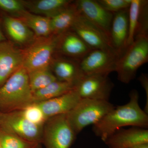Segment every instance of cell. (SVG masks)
<instances>
[{
    "label": "cell",
    "mask_w": 148,
    "mask_h": 148,
    "mask_svg": "<svg viewBox=\"0 0 148 148\" xmlns=\"http://www.w3.org/2000/svg\"><path fill=\"white\" fill-rule=\"evenodd\" d=\"M129 97L128 103L115 107L92 125V131L103 142L118 130L125 126L148 128V114L139 105L138 91L135 89L131 90Z\"/></svg>",
    "instance_id": "cell-1"
},
{
    "label": "cell",
    "mask_w": 148,
    "mask_h": 148,
    "mask_svg": "<svg viewBox=\"0 0 148 148\" xmlns=\"http://www.w3.org/2000/svg\"><path fill=\"white\" fill-rule=\"evenodd\" d=\"M34 103L29 74L22 66L0 87V112L21 110Z\"/></svg>",
    "instance_id": "cell-2"
},
{
    "label": "cell",
    "mask_w": 148,
    "mask_h": 148,
    "mask_svg": "<svg viewBox=\"0 0 148 148\" xmlns=\"http://www.w3.org/2000/svg\"><path fill=\"white\" fill-rule=\"evenodd\" d=\"M148 61V36H136L117 61L115 72L118 79L123 83H129L135 78L138 69Z\"/></svg>",
    "instance_id": "cell-3"
},
{
    "label": "cell",
    "mask_w": 148,
    "mask_h": 148,
    "mask_svg": "<svg viewBox=\"0 0 148 148\" xmlns=\"http://www.w3.org/2000/svg\"><path fill=\"white\" fill-rule=\"evenodd\" d=\"M114 107L109 101L81 98L66 116L77 135L86 126L96 124Z\"/></svg>",
    "instance_id": "cell-4"
},
{
    "label": "cell",
    "mask_w": 148,
    "mask_h": 148,
    "mask_svg": "<svg viewBox=\"0 0 148 148\" xmlns=\"http://www.w3.org/2000/svg\"><path fill=\"white\" fill-rule=\"evenodd\" d=\"M59 35L36 37L29 47L23 50V67L28 73L49 67L56 51Z\"/></svg>",
    "instance_id": "cell-5"
},
{
    "label": "cell",
    "mask_w": 148,
    "mask_h": 148,
    "mask_svg": "<svg viewBox=\"0 0 148 148\" xmlns=\"http://www.w3.org/2000/svg\"><path fill=\"white\" fill-rule=\"evenodd\" d=\"M77 135L66 114L47 119L43 125L42 142L46 148H69Z\"/></svg>",
    "instance_id": "cell-6"
},
{
    "label": "cell",
    "mask_w": 148,
    "mask_h": 148,
    "mask_svg": "<svg viewBox=\"0 0 148 148\" xmlns=\"http://www.w3.org/2000/svg\"><path fill=\"white\" fill-rule=\"evenodd\" d=\"M43 126H38L26 119L21 111L0 112V130L16 135L27 142H42Z\"/></svg>",
    "instance_id": "cell-7"
},
{
    "label": "cell",
    "mask_w": 148,
    "mask_h": 148,
    "mask_svg": "<svg viewBox=\"0 0 148 148\" xmlns=\"http://www.w3.org/2000/svg\"><path fill=\"white\" fill-rule=\"evenodd\" d=\"M119 56L112 51L92 49L79 61L80 69L84 76L106 75L115 71Z\"/></svg>",
    "instance_id": "cell-8"
},
{
    "label": "cell",
    "mask_w": 148,
    "mask_h": 148,
    "mask_svg": "<svg viewBox=\"0 0 148 148\" xmlns=\"http://www.w3.org/2000/svg\"><path fill=\"white\" fill-rule=\"evenodd\" d=\"M114 84L106 75L84 76L75 89L81 98L109 101Z\"/></svg>",
    "instance_id": "cell-9"
},
{
    "label": "cell",
    "mask_w": 148,
    "mask_h": 148,
    "mask_svg": "<svg viewBox=\"0 0 148 148\" xmlns=\"http://www.w3.org/2000/svg\"><path fill=\"white\" fill-rule=\"evenodd\" d=\"M75 3L79 13L100 29L110 41V31L114 14L103 8L97 1L78 0Z\"/></svg>",
    "instance_id": "cell-10"
},
{
    "label": "cell",
    "mask_w": 148,
    "mask_h": 148,
    "mask_svg": "<svg viewBox=\"0 0 148 148\" xmlns=\"http://www.w3.org/2000/svg\"><path fill=\"white\" fill-rule=\"evenodd\" d=\"M91 49L116 51L108 37L96 26L79 13L71 29Z\"/></svg>",
    "instance_id": "cell-11"
},
{
    "label": "cell",
    "mask_w": 148,
    "mask_h": 148,
    "mask_svg": "<svg viewBox=\"0 0 148 148\" xmlns=\"http://www.w3.org/2000/svg\"><path fill=\"white\" fill-rule=\"evenodd\" d=\"M23 50L8 40L0 42V87L23 66Z\"/></svg>",
    "instance_id": "cell-12"
},
{
    "label": "cell",
    "mask_w": 148,
    "mask_h": 148,
    "mask_svg": "<svg viewBox=\"0 0 148 148\" xmlns=\"http://www.w3.org/2000/svg\"><path fill=\"white\" fill-rule=\"evenodd\" d=\"M109 148H129L138 144L148 143V130L131 127L118 130L105 141Z\"/></svg>",
    "instance_id": "cell-13"
},
{
    "label": "cell",
    "mask_w": 148,
    "mask_h": 148,
    "mask_svg": "<svg viewBox=\"0 0 148 148\" xmlns=\"http://www.w3.org/2000/svg\"><path fill=\"white\" fill-rule=\"evenodd\" d=\"M81 99L75 88L56 98L36 103L47 119L51 117L68 113L75 107Z\"/></svg>",
    "instance_id": "cell-14"
},
{
    "label": "cell",
    "mask_w": 148,
    "mask_h": 148,
    "mask_svg": "<svg viewBox=\"0 0 148 148\" xmlns=\"http://www.w3.org/2000/svg\"><path fill=\"white\" fill-rule=\"evenodd\" d=\"M128 10L126 9L114 14L110 31L111 45L119 56L127 48L128 38Z\"/></svg>",
    "instance_id": "cell-15"
},
{
    "label": "cell",
    "mask_w": 148,
    "mask_h": 148,
    "mask_svg": "<svg viewBox=\"0 0 148 148\" xmlns=\"http://www.w3.org/2000/svg\"><path fill=\"white\" fill-rule=\"evenodd\" d=\"M79 61L92 50L72 29L59 35L56 50Z\"/></svg>",
    "instance_id": "cell-16"
},
{
    "label": "cell",
    "mask_w": 148,
    "mask_h": 148,
    "mask_svg": "<svg viewBox=\"0 0 148 148\" xmlns=\"http://www.w3.org/2000/svg\"><path fill=\"white\" fill-rule=\"evenodd\" d=\"M2 24L9 36L18 44L31 43L35 39L34 32L17 17L5 15L3 17Z\"/></svg>",
    "instance_id": "cell-17"
},
{
    "label": "cell",
    "mask_w": 148,
    "mask_h": 148,
    "mask_svg": "<svg viewBox=\"0 0 148 148\" xmlns=\"http://www.w3.org/2000/svg\"><path fill=\"white\" fill-rule=\"evenodd\" d=\"M70 0H37L24 1L26 8L31 13L51 18L71 5Z\"/></svg>",
    "instance_id": "cell-18"
},
{
    "label": "cell",
    "mask_w": 148,
    "mask_h": 148,
    "mask_svg": "<svg viewBox=\"0 0 148 148\" xmlns=\"http://www.w3.org/2000/svg\"><path fill=\"white\" fill-rule=\"evenodd\" d=\"M55 61L53 66V74L58 80L72 83L75 86L84 76L79 61L73 62L62 58H58Z\"/></svg>",
    "instance_id": "cell-19"
},
{
    "label": "cell",
    "mask_w": 148,
    "mask_h": 148,
    "mask_svg": "<svg viewBox=\"0 0 148 148\" xmlns=\"http://www.w3.org/2000/svg\"><path fill=\"white\" fill-rule=\"evenodd\" d=\"M16 16L28 26L36 37H47L51 34L50 18L31 13L27 10Z\"/></svg>",
    "instance_id": "cell-20"
},
{
    "label": "cell",
    "mask_w": 148,
    "mask_h": 148,
    "mask_svg": "<svg viewBox=\"0 0 148 148\" xmlns=\"http://www.w3.org/2000/svg\"><path fill=\"white\" fill-rule=\"evenodd\" d=\"M79 15L75 2L50 18L51 34L59 35L71 29Z\"/></svg>",
    "instance_id": "cell-21"
},
{
    "label": "cell",
    "mask_w": 148,
    "mask_h": 148,
    "mask_svg": "<svg viewBox=\"0 0 148 148\" xmlns=\"http://www.w3.org/2000/svg\"><path fill=\"white\" fill-rule=\"evenodd\" d=\"M75 88L72 83L56 80L45 87L33 93L34 103H38L56 98Z\"/></svg>",
    "instance_id": "cell-22"
},
{
    "label": "cell",
    "mask_w": 148,
    "mask_h": 148,
    "mask_svg": "<svg viewBox=\"0 0 148 148\" xmlns=\"http://www.w3.org/2000/svg\"><path fill=\"white\" fill-rule=\"evenodd\" d=\"M29 84L33 93L57 80L49 67L28 73Z\"/></svg>",
    "instance_id": "cell-23"
},
{
    "label": "cell",
    "mask_w": 148,
    "mask_h": 148,
    "mask_svg": "<svg viewBox=\"0 0 148 148\" xmlns=\"http://www.w3.org/2000/svg\"><path fill=\"white\" fill-rule=\"evenodd\" d=\"M141 0H131L128 10V38L127 47L134 41L138 26Z\"/></svg>",
    "instance_id": "cell-24"
},
{
    "label": "cell",
    "mask_w": 148,
    "mask_h": 148,
    "mask_svg": "<svg viewBox=\"0 0 148 148\" xmlns=\"http://www.w3.org/2000/svg\"><path fill=\"white\" fill-rule=\"evenodd\" d=\"M36 144L29 143L16 135L0 130V146L1 148H33Z\"/></svg>",
    "instance_id": "cell-25"
},
{
    "label": "cell",
    "mask_w": 148,
    "mask_h": 148,
    "mask_svg": "<svg viewBox=\"0 0 148 148\" xmlns=\"http://www.w3.org/2000/svg\"><path fill=\"white\" fill-rule=\"evenodd\" d=\"M20 111L26 119L36 125L43 126L47 120L37 103L30 104Z\"/></svg>",
    "instance_id": "cell-26"
},
{
    "label": "cell",
    "mask_w": 148,
    "mask_h": 148,
    "mask_svg": "<svg viewBox=\"0 0 148 148\" xmlns=\"http://www.w3.org/2000/svg\"><path fill=\"white\" fill-rule=\"evenodd\" d=\"M148 1L141 0L138 26L135 36L138 35L148 36Z\"/></svg>",
    "instance_id": "cell-27"
},
{
    "label": "cell",
    "mask_w": 148,
    "mask_h": 148,
    "mask_svg": "<svg viewBox=\"0 0 148 148\" xmlns=\"http://www.w3.org/2000/svg\"><path fill=\"white\" fill-rule=\"evenodd\" d=\"M97 1L103 8L114 14L129 8L131 0H98Z\"/></svg>",
    "instance_id": "cell-28"
},
{
    "label": "cell",
    "mask_w": 148,
    "mask_h": 148,
    "mask_svg": "<svg viewBox=\"0 0 148 148\" xmlns=\"http://www.w3.org/2000/svg\"><path fill=\"white\" fill-rule=\"evenodd\" d=\"M0 9L16 15L26 10L24 1L18 0H0Z\"/></svg>",
    "instance_id": "cell-29"
},
{
    "label": "cell",
    "mask_w": 148,
    "mask_h": 148,
    "mask_svg": "<svg viewBox=\"0 0 148 148\" xmlns=\"http://www.w3.org/2000/svg\"><path fill=\"white\" fill-rule=\"evenodd\" d=\"M139 80L141 83V85L145 90L147 97V102L146 103L145 110L146 113L148 114V78L146 74H142L139 77Z\"/></svg>",
    "instance_id": "cell-30"
},
{
    "label": "cell",
    "mask_w": 148,
    "mask_h": 148,
    "mask_svg": "<svg viewBox=\"0 0 148 148\" xmlns=\"http://www.w3.org/2000/svg\"><path fill=\"white\" fill-rule=\"evenodd\" d=\"M129 148H148V143H141L138 144Z\"/></svg>",
    "instance_id": "cell-31"
},
{
    "label": "cell",
    "mask_w": 148,
    "mask_h": 148,
    "mask_svg": "<svg viewBox=\"0 0 148 148\" xmlns=\"http://www.w3.org/2000/svg\"><path fill=\"white\" fill-rule=\"evenodd\" d=\"M6 40L5 36L4 35L2 30H1V27H0V42L4 41Z\"/></svg>",
    "instance_id": "cell-32"
},
{
    "label": "cell",
    "mask_w": 148,
    "mask_h": 148,
    "mask_svg": "<svg viewBox=\"0 0 148 148\" xmlns=\"http://www.w3.org/2000/svg\"><path fill=\"white\" fill-rule=\"evenodd\" d=\"M33 148H42L40 145V143H39V144H37L36 145H35Z\"/></svg>",
    "instance_id": "cell-33"
},
{
    "label": "cell",
    "mask_w": 148,
    "mask_h": 148,
    "mask_svg": "<svg viewBox=\"0 0 148 148\" xmlns=\"http://www.w3.org/2000/svg\"><path fill=\"white\" fill-rule=\"evenodd\" d=\"M0 148H1V146H0Z\"/></svg>",
    "instance_id": "cell-34"
}]
</instances>
